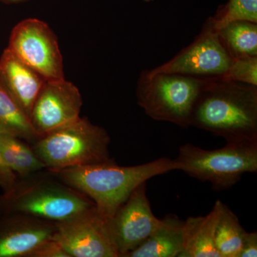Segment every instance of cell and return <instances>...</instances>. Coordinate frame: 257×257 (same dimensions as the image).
Here are the masks:
<instances>
[{"mask_svg":"<svg viewBox=\"0 0 257 257\" xmlns=\"http://www.w3.org/2000/svg\"><path fill=\"white\" fill-rule=\"evenodd\" d=\"M191 126L226 143L257 142V87L211 78L194 104Z\"/></svg>","mask_w":257,"mask_h":257,"instance_id":"cell-1","label":"cell"},{"mask_svg":"<svg viewBox=\"0 0 257 257\" xmlns=\"http://www.w3.org/2000/svg\"><path fill=\"white\" fill-rule=\"evenodd\" d=\"M182 169L177 160L161 157L131 167H121L112 161L51 172L64 183L87 196L94 202L98 212L110 219L140 184L156 176Z\"/></svg>","mask_w":257,"mask_h":257,"instance_id":"cell-2","label":"cell"},{"mask_svg":"<svg viewBox=\"0 0 257 257\" xmlns=\"http://www.w3.org/2000/svg\"><path fill=\"white\" fill-rule=\"evenodd\" d=\"M94 207L87 196L48 170L18 177L14 187L0 195V211L54 223L67 220Z\"/></svg>","mask_w":257,"mask_h":257,"instance_id":"cell-3","label":"cell"},{"mask_svg":"<svg viewBox=\"0 0 257 257\" xmlns=\"http://www.w3.org/2000/svg\"><path fill=\"white\" fill-rule=\"evenodd\" d=\"M110 137L87 117L37 140L31 146L47 170L57 171L114 161L109 155Z\"/></svg>","mask_w":257,"mask_h":257,"instance_id":"cell-4","label":"cell"},{"mask_svg":"<svg viewBox=\"0 0 257 257\" xmlns=\"http://www.w3.org/2000/svg\"><path fill=\"white\" fill-rule=\"evenodd\" d=\"M211 78L144 70L139 77V106L151 119L187 128L194 104Z\"/></svg>","mask_w":257,"mask_h":257,"instance_id":"cell-5","label":"cell"},{"mask_svg":"<svg viewBox=\"0 0 257 257\" xmlns=\"http://www.w3.org/2000/svg\"><path fill=\"white\" fill-rule=\"evenodd\" d=\"M189 177L209 182L213 190L234 187L246 173L257 172V142L226 143L222 148L206 150L187 143L176 159Z\"/></svg>","mask_w":257,"mask_h":257,"instance_id":"cell-6","label":"cell"},{"mask_svg":"<svg viewBox=\"0 0 257 257\" xmlns=\"http://www.w3.org/2000/svg\"><path fill=\"white\" fill-rule=\"evenodd\" d=\"M8 49L45 80L64 79L58 40L45 22L29 18L19 23L11 32Z\"/></svg>","mask_w":257,"mask_h":257,"instance_id":"cell-7","label":"cell"},{"mask_svg":"<svg viewBox=\"0 0 257 257\" xmlns=\"http://www.w3.org/2000/svg\"><path fill=\"white\" fill-rule=\"evenodd\" d=\"M52 239L70 257H119L109 219L95 207L56 223Z\"/></svg>","mask_w":257,"mask_h":257,"instance_id":"cell-8","label":"cell"},{"mask_svg":"<svg viewBox=\"0 0 257 257\" xmlns=\"http://www.w3.org/2000/svg\"><path fill=\"white\" fill-rule=\"evenodd\" d=\"M232 58L221 43L217 30L208 18L202 30L189 46L152 72L177 73L202 77H221Z\"/></svg>","mask_w":257,"mask_h":257,"instance_id":"cell-9","label":"cell"},{"mask_svg":"<svg viewBox=\"0 0 257 257\" xmlns=\"http://www.w3.org/2000/svg\"><path fill=\"white\" fill-rule=\"evenodd\" d=\"M82 106V95L72 82L46 81L30 111V121L41 138L78 119Z\"/></svg>","mask_w":257,"mask_h":257,"instance_id":"cell-10","label":"cell"},{"mask_svg":"<svg viewBox=\"0 0 257 257\" xmlns=\"http://www.w3.org/2000/svg\"><path fill=\"white\" fill-rule=\"evenodd\" d=\"M147 195V182L140 184L109 219L119 257L143 244L160 225Z\"/></svg>","mask_w":257,"mask_h":257,"instance_id":"cell-11","label":"cell"},{"mask_svg":"<svg viewBox=\"0 0 257 257\" xmlns=\"http://www.w3.org/2000/svg\"><path fill=\"white\" fill-rule=\"evenodd\" d=\"M55 229L56 223L0 211V257H27Z\"/></svg>","mask_w":257,"mask_h":257,"instance_id":"cell-12","label":"cell"},{"mask_svg":"<svg viewBox=\"0 0 257 257\" xmlns=\"http://www.w3.org/2000/svg\"><path fill=\"white\" fill-rule=\"evenodd\" d=\"M46 80L8 48L0 57V84L30 117V111Z\"/></svg>","mask_w":257,"mask_h":257,"instance_id":"cell-13","label":"cell"},{"mask_svg":"<svg viewBox=\"0 0 257 257\" xmlns=\"http://www.w3.org/2000/svg\"><path fill=\"white\" fill-rule=\"evenodd\" d=\"M184 222L176 214H167L146 241L125 257H180Z\"/></svg>","mask_w":257,"mask_h":257,"instance_id":"cell-14","label":"cell"},{"mask_svg":"<svg viewBox=\"0 0 257 257\" xmlns=\"http://www.w3.org/2000/svg\"><path fill=\"white\" fill-rule=\"evenodd\" d=\"M217 216L215 204L205 216H190L183 225V251L180 257H220L214 241Z\"/></svg>","mask_w":257,"mask_h":257,"instance_id":"cell-15","label":"cell"},{"mask_svg":"<svg viewBox=\"0 0 257 257\" xmlns=\"http://www.w3.org/2000/svg\"><path fill=\"white\" fill-rule=\"evenodd\" d=\"M217 216L214 229V241L220 257H239L246 231L239 218L221 200L215 202Z\"/></svg>","mask_w":257,"mask_h":257,"instance_id":"cell-16","label":"cell"},{"mask_svg":"<svg viewBox=\"0 0 257 257\" xmlns=\"http://www.w3.org/2000/svg\"><path fill=\"white\" fill-rule=\"evenodd\" d=\"M0 152L5 164L19 178L46 170L31 145L13 135L0 133Z\"/></svg>","mask_w":257,"mask_h":257,"instance_id":"cell-17","label":"cell"},{"mask_svg":"<svg viewBox=\"0 0 257 257\" xmlns=\"http://www.w3.org/2000/svg\"><path fill=\"white\" fill-rule=\"evenodd\" d=\"M216 30L231 58L257 56V23L236 20Z\"/></svg>","mask_w":257,"mask_h":257,"instance_id":"cell-18","label":"cell"},{"mask_svg":"<svg viewBox=\"0 0 257 257\" xmlns=\"http://www.w3.org/2000/svg\"><path fill=\"white\" fill-rule=\"evenodd\" d=\"M0 133L9 134L29 144L38 140L30 117L0 84Z\"/></svg>","mask_w":257,"mask_h":257,"instance_id":"cell-19","label":"cell"},{"mask_svg":"<svg viewBox=\"0 0 257 257\" xmlns=\"http://www.w3.org/2000/svg\"><path fill=\"white\" fill-rule=\"evenodd\" d=\"M209 18L216 30L236 20L257 23V0H228Z\"/></svg>","mask_w":257,"mask_h":257,"instance_id":"cell-20","label":"cell"},{"mask_svg":"<svg viewBox=\"0 0 257 257\" xmlns=\"http://www.w3.org/2000/svg\"><path fill=\"white\" fill-rule=\"evenodd\" d=\"M221 78L257 87V56L232 59Z\"/></svg>","mask_w":257,"mask_h":257,"instance_id":"cell-21","label":"cell"},{"mask_svg":"<svg viewBox=\"0 0 257 257\" xmlns=\"http://www.w3.org/2000/svg\"><path fill=\"white\" fill-rule=\"evenodd\" d=\"M27 257H70L58 243L50 239L40 243Z\"/></svg>","mask_w":257,"mask_h":257,"instance_id":"cell-22","label":"cell"},{"mask_svg":"<svg viewBox=\"0 0 257 257\" xmlns=\"http://www.w3.org/2000/svg\"><path fill=\"white\" fill-rule=\"evenodd\" d=\"M18 179V176L5 164L0 152V187L3 192H8L13 188Z\"/></svg>","mask_w":257,"mask_h":257,"instance_id":"cell-23","label":"cell"},{"mask_svg":"<svg viewBox=\"0 0 257 257\" xmlns=\"http://www.w3.org/2000/svg\"><path fill=\"white\" fill-rule=\"evenodd\" d=\"M257 256V232H248L245 235L239 257Z\"/></svg>","mask_w":257,"mask_h":257,"instance_id":"cell-24","label":"cell"},{"mask_svg":"<svg viewBox=\"0 0 257 257\" xmlns=\"http://www.w3.org/2000/svg\"><path fill=\"white\" fill-rule=\"evenodd\" d=\"M28 0H0L1 3L6 5L19 4V3H24Z\"/></svg>","mask_w":257,"mask_h":257,"instance_id":"cell-25","label":"cell"},{"mask_svg":"<svg viewBox=\"0 0 257 257\" xmlns=\"http://www.w3.org/2000/svg\"><path fill=\"white\" fill-rule=\"evenodd\" d=\"M145 2H147V3H150V2H153L154 0H144Z\"/></svg>","mask_w":257,"mask_h":257,"instance_id":"cell-26","label":"cell"}]
</instances>
